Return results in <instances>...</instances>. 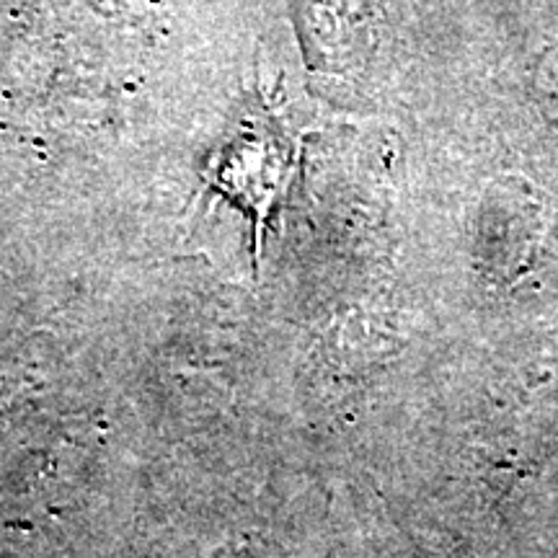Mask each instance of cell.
<instances>
[{"label":"cell","instance_id":"6da1fadb","mask_svg":"<svg viewBox=\"0 0 558 558\" xmlns=\"http://www.w3.org/2000/svg\"><path fill=\"white\" fill-rule=\"evenodd\" d=\"M318 3H324L320 16H326V29L320 37L326 47L354 60L365 58L378 45L383 0H305V11Z\"/></svg>","mask_w":558,"mask_h":558},{"label":"cell","instance_id":"7a4b0ae2","mask_svg":"<svg viewBox=\"0 0 558 558\" xmlns=\"http://www.w3.org/2000/svg\"><path fill=\"white\" fill-rule=\"evenodd\" d=\"M535 83H538L541 94L550 101H558V37L548 41L546 50L541 52L535 62Z\"/></svg>","mask_w":558,"mask_h":558}]
</instances>
